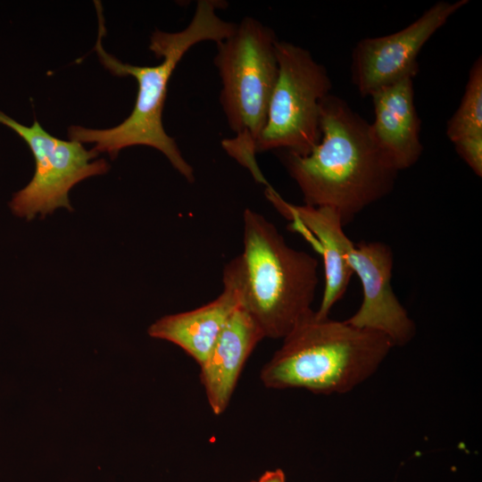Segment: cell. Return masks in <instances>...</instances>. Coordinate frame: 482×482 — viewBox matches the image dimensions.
<instances>
[{
    "mask_svg": "<svg viewBox=\"0 0 482 482\" xmlns=\"http://www.w3.org/2000/svg\"><path fill=\"white\" fill-rule=\"evenodd\" d=\"M256 482H286V475L280 469L267 470Z\"/></svg>",
    "mask_w": 482,
    "mask_h": 482,
    "instance_id": "2e32d148",
    "label": "cell"
},
{
    "mask_svg": "<svg viewBox=\"0 0 482 482\" xmlns=\"http://www.w3.org/2000/svg\"><path fill=\"white\" fill-rule=\"evenodd\" d=\"M226 3L219 0H200L189 24L178 32L155 30L149 49L162 61L155 66H137L124 63L104 51L102 30L99 29L96 50L101 62L116 76H132L137 82L134 108L119 125L95 129L73 125L68 129L70 140L95 144L99 154L107 153L114 159L119 152L133 145H146L162 152L171 165L188 182H194V170L182 156L179 146L162 124V111L170 79L184 54L202 41L218 43L231 36L237 24L220 18L216 10Z\"/></svg>",
    "mask_w": 482,
    "mask_h": 482,
    "instance_id": "7a4b0ae2",
    "label": "cell"
},
{
    "mask_svg": "<svg viewBox=\"0 0 482 482\" xmlns=\"http://www.w3.org/2000/svg\"><path fill=\"white\" fill-rule=\"evenodd\" d=\"M278 78L256 154L281 150L308 154L320 139V108L331 89L326 68L305 48L278 40Z\"/></svg>",
    "mask_w": 482,
    "mask_h": 482,
    "instance_id": "8992f818",
    "label": "cell"
},
{
    "mask_svg": "<svg viewBox=\"0 0 482 482\" xmlns=\"http://www.w3.org/2000/svg\"><path fill=\"white\" fill-rule=\"evenodd\" d=\"M455 150L472 171L482 176V135L464 137L453 142Z\"/></svg>",
    "mask_w": 482,
    "mask_h": 482,
    "instance_id": "9a60e30c",
    "label": "cell"
},
{
    "mask_svg": "<svg viewBox=\"0 0 482 482\" xmlns=\"http://www.w3.org/2000/svg\"><path fill=\"white\" fill-rule=\"evenodd\" d=\"M320 129L308 154L282 152L281 160L304 204L337 210L345 226L393 190L398 171L375 144L370 123L342 98L328 94L321 101Z\"/></svg>",
    "mask_w": 482,
    "mask_h": 482,
    "instance_id": "6da1fadb",
    "label": "cell"
},
{
    "mask_svg": "<svg viewBox=\"0 0 482 482\" xmlns=\"http://www.w3.org/2000/svg\"><path fill=\"white\" fill-rule=\"evenodd\" d=\"M278 40L270 28L245 17L231 36L216 43L213 59L222 82L220 104L236 134L222 147L263 185L268 181L256 162L255 145L278 78Z\"/></svg>",
    "mask_w": 482,
    "mask_h": 482,
    "instance_id": "5b68a950",
    "label": "cell"
},
{
    "mask_svg": "<svg viewBox=\"0 0 482 482\" xmlns=\"http://www.w3.org/2000/svg\"><path fill=\"white\" fill-rule=\"evenodd\" d=\"M469 3L441 1L417 20L395 33L361 39L352 54V80L362 96L414 78L419 71L418 55L423 46L448 19Z\"/></svg>",
    "mask_w": 482,
    "mask_h": 482,
    "instance_id": "ba28073f",
    "label": "cell"
},
{
    "mask_svg": "<svg viewBox=\"0 0 482 482\" xmlns=\"http://www.w3.org/2000/svg\"><path fill=\"white\" fill-rule=\"evenodd\" d=\"M223 285V291L213 301L157 320L149 327L148 335L177 345L202 364L227 321L240 306L236 287L225 279Z\"/></svg>",
    "mask_w": 482,
    "mask_h": 482,
    "instance_id": "4fadbf2b",
    "label": "cell"
},
{
    "mask_svg": "<svg viewBox=\"0 0 482 482\" xmlns=\"http://www.w3.org/2000/svg\"><path fill=\"white\" fill-rule=\"evenodd\" d=\"M446 135L453 143L482 135V59L472 64L459 107L447 122Z\"/></svg>",
    "mask_w": 482,
    "mask_h": 482,
    "instance_id": "5bb4252c",
    "label": "cell"
},
{
    "mask_svg": "<svg viewBox=\"0 0 482 482\" xmlns=\"http://www.w3.org/2000/svg\"><path fill=\"white\" fill-rule=\"evenodd\" d=\"M347 262L361 281L362 301L345 321L382 333L394 346L411 342L416 334V326L391 286L392 248L381 241L353 244L347 253Z\"/></svg>",
    "mask_w": 482,
    "mask_h": 482,
    "instance_id": "9c48e42d",
    "label": "cell"
},
{
    "mask_svg": "<svg viewBox=\"0 0 482 482\" xmlns=\"http://www.w3.org/2000/svg\"><path fill=\"white\" fill-rule=\"evenodd\" d=\"M370 96L375 118L370 129L375 144L398 172L411 168L423 151L413 79L405 78Z\"/></svg>",
    "mask_w": 482,
    "mask_h": 482,
    "instance_id": "8fae6325",
    "label": "cell"
},
{
    "mask_svg": "<svg viewBox=\"0 0 482 482\" xmlns=\"http://www.w3.org/2000/svg\"><path fill=\"white\" fill-rule=\"evenodd\" d=\"M0 123L27 143L35 159L33 178L10 202L12 212L21 218L31 220L37 214L45 217L61 207L72 211L70 190L81 180L104 174L110 168L104 160H95L98 153L94 148L87 150L78 141L57 138L37 120L26 127L0 112Z\"/></svg>",
    "mask_w": 482,
    "mask_h": 482,
    "instance_id": "52a82bcc",
    "label": "cell"
},
{
    "mask_svg": "<svg viewBox=\"0 0 482 482\" xmlns=\"http://www.w3.org/2000/svg\"><path fill=\"white\" fill-rule=\"evenodd\" d=\"M262 338L258 326L239 306L199 365L200 380L214 414H221L228 407L246 360Z\"/></svg>",
    "mask_w": 482,
    "mask_h": 482,
    "instance_id": "7c38bea8",
    "label": "cell"
},
{
    "mask_svg": "<svg viewBox=\"0 0 482 482\" xmlns=\"http://www.w3.org/2000/svg\"><path fill=\"white\" fill-rule=\"evenodd\" d=\"M265 187L266 198L289 221L288 229L303 236L322 257L324 291L315 313L318 318H327L344 296L353 275L347 262L353 243L344 231L341 216L331 207L289 203L270 184Z\"/></svg>",
    "mask_w": 482,
    "mask_h": 482,
    "instance_id": "30bf717a",
    "label": "cell"
},
{
    "mask_svg": "<svg viewBox=\"0 0 482 482\" xmlns=\"http://www.w3.org/2000/svg\"><path fill=\"white\" fill-rule=\"evenodd\" d=\"M393 347L382 333L312 311L283 338L260 378L269 388L345 394L373 375Z\"/></svg>",
    "mask_w": 482,
    "mask_h": 482,
    "instance_id": "277c9868",
    "label": "cell"
},
{
    "mask_svg": "<svg viewBox=\"0 0 482 482\" xmlns=\"http://www.w3.org/2000/svg\"><path fill=\"white\" fill-rule=\"evenodd\" d=\"M243 253L226 264L223 279L263 337L284 338L313 310L318 261L287 245L273 223L245 209Z\"/></svg>",
    "mask_w": 482,
    "mask_h": 482,
    "instance_id": "3957f363",
    "label": "cell"
},
{
    "mask_svg": "<svg viewBox=\"0 0 482 482\" xmlns=\"http://www.w3.org/2000/svg\"><path fill=\"white\" fill-rule=\"evenodd\" d=\"M250 482H256V481H255V480H253V481H250Z\"/></svg>",
    "mask_w": 482,
    "mask_h": 482,
    "instance_id": "e0dca14e",
    "label": "cell"
}]
</instances>
